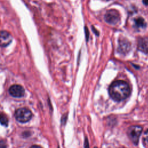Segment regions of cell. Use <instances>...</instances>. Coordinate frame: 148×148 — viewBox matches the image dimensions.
I'll return each instance as SVG.
<instances>
[{"label":"cell","instance_id":"6da1fadb","mask_svg":"<svg viewBox=\"0 0 148 148\" xmlns=\"http://www.w3.org/2000/svg\"><path fill=\"white\" fill-rule=\"evenodd\" d=\"M110 97L116 101H120L127 98L131 93L129 85L124 81L117 80L113 82L109 88Z\"/></svg>","mask_w":148,"mask_h":148},{"label":"cell","instance_id":"7a4b0ae2","mask_svg":"<svg viewBox=\"0 0 148 148\" xmlns=\"http://www.w3.org/2000/svg\"><path fill=\"white\" fill-rule=\"evenodd\" d=\"M14 116L18 121L20 123H26L31 120L32 113L29 109L26 108H21L16 110Z\"/></svg>","mask_w":148,"mask_h":148},{"label":"cell","instance_id":"3957f363","mask_svg":"<svg viewBox=\"0 0 148 148\" xmlns=\"http://www.w3.org/2000/svg\"><path fill=\"white\" fill-rule=\"evenodd\" d=\"M142 131V127L139 125H132L128 128L127 131L128 135L135 145L138 144Z\"/></svg>","mask_w":148,"mask_h":148},{"label":"cell","instance_id":"277c9868","mask_svg":"<svg viewBox=\"0 0 148 148\" xmlns=\"http://www.w3.org/2000/svg\"><path fill=\"white\" fill-rule=\"evenodd\" d=\"M104 19L106 23L111 25H116L120 19V16L118 11L115 9H110L106 12L104 16Z\"/></svg>","mask_w":148,"mask_h":148},{"label":"cell","instance_id":"5b68a950","mask_svg":"<svg viewBox=\"0 0 148 148\" xmlns=\"http://www.w3.org/2000/svg\"><path fill=\"white\" fill-rule=\"evenodd\" d=\"M9 92L13 97L21 98L24 96L25 90L24 88L18 84L12 85L9 89Z\"/></svg>","mask_w":148,"mask_h":148},{"label":"cell","instance_id":"8992f818","mask_svg":"<svg viewBox=\"0 0 148 148\" xmlns=\"http://www.w3.org/2000/svg\"><path fill=\"white\" fill-rule=\"evenodd\" d=\"M131 49V44L125 38H121L119 41L117 50L119 53L122 54H126Z\"/></svg>","mask_w":148,"mask_h":148},{"label":"cell","instance_id":"52a82bcc","mask_svg":"<svg viewBox=\"0 0 148 148\" xmlns=\"http://www.w3.org/2000/svg\"><path fill=\"white\" fill-rule=\"evenodd\" d=\"M12 41V36L6 31H0V47H6Z\"/></svg>","mask_w":148,"mask_h":148},{"label":"cell","instance_id":"ba28073f","mask_svg":"<svg viewBox=\"0 0 148 148\" xmlns=\"http://www.w3.org/2000/svg\"><path fill=\"white\" fill-rule=\"evenodd\" d=\"M138 49L144 53H148V39L140 38L138 40Z\"/></svg>","mask_w":148,"mask_h":148},{"label":"cell","instance_id":"9c48e42d","mask_svg":"<svg viewBox=\"0 0 148 148\" xmlns=\"http://www.w3.org/2000/svg\"><path fill=\"white\" fill-rule=\"evenodd\" d=\"M135 23L138 27L145 28L146 27V23L145 20L142 17H138L135 19Z\"/></svg>","mask_w":148,"mask_h":148},{"label":"cell","instance_id":"30bf717a","mask_svg":"<svg viewBox=\"0 0 148 148\" xmlns=\"http://www.w3.org/2000/svg\"><path fill=\"white\" fill-rule=\"evenodd\" d=\"M0 123L6 126L8 124V119L6 116L3 113H0Z\"/></svg>","mask_w":148,"mask_h":148},{"label":"cell","instance_id":"8fae6325","mask_svg":"<svg viewBox=\"0 0 148 148\" xmlns=\"http://www.w3.org/2000/svg\"><path fill=\"white\" fill-rule=\"evenodd\" d=\"M143 139L146 144L147 146H148V130L145 132L144 134V136H143Z\"/></svg>","mask_w":148,"mask_h":148},{"label":"cell","instance_id":"7c38bea8","mask_svg":"<svg viewBox=\"0 0 148 148\" xmlns=\"http://www.w3.org/2000/svg\"><path fill=\"white\" fill-rule=\"evenodd\" d=\"M0 148H7V144L4 140H0Z\"/></svg>","mask_w":148,"mask_h":148},{"label":"cell","instance_id":"4fadbf2b","mask_svg":"<svg viewBox=\"0 0 148 148\" xmlns=\"http://www.w3.org/2000/svg\"><path fill=\"white\" fill-rule=\"evenodd\" d=\"M84 146V148H89V143H88V139H87V137L85 138Z\"/></svg>","mask_w":148,"mask_h":148},{"label":"cell","instance_id":"5bb4252c","mask_svg":"<svg viewBox=\"0 0 148 148\" xmlns=\"http://www.w3.org/2000/svg\"><path fill=\"white\" fill-rule=\"evenodd\" d=\"M30 148H42L41 146H38V145H32L30 147Z\"/></svg>","mask_w":148,"mask_h":148},{"label":"cell","instance_id":"9a60e30c","mask_svg":"<svg viewBox=\"0 0 148 148\" xmlns=\"http://www.w3.org/2000/svg\"><path fill=\"white\" fill-rule=\"evenodd\" d=\"M143 3L146 5H148V0H143Z\"/></svg>","mask_w":148,"mask_h":148},{"label":"cell","instance_id":"2e32d148","mask_svg":"<svg viewBox=\"0 0 148 148\" xmlns=\"http://www.w3.org/2000/svg\"><path fill=\"white\" fill-rule=\"evenodd\" d=\"M94 148H97V147H94Z\"/></svg>","mask_w":148,"mask_h":148},{"label":"cell","instance_id":"e0dca14e","mask_svg":"<svg viewBox=\"0 0 148 148\" xmlns=\"http://www.w3.org/2000/svg\"><path fill=\"white\" fill-rule=\"evenodd\" d=\"M121 148H124V147H121Z\"/></svg>","mask_w":148,"mask_h":148}]
</instances>
